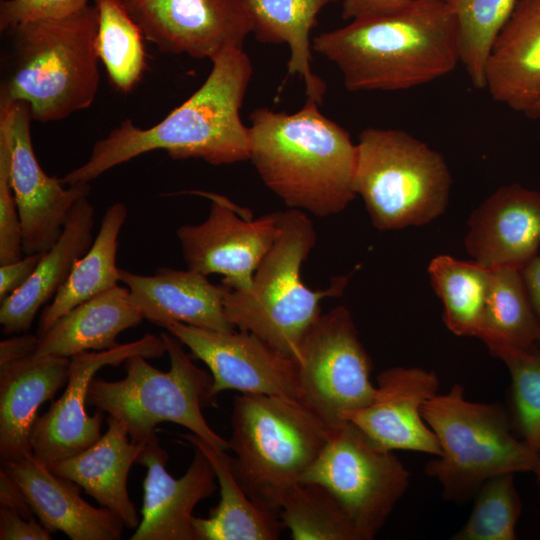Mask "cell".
Instances as JSON below:
<instances>
[{"label": "cell", "instance_id": "1", "mask_svg": "<svg viewBox=\"0 0 540 540\" xmlns=\"http://www.w3.org/2000/svg\"><path fill=\"white\" fill-rule=\"evenodd\" d=\"M210 60L209 75L185 102L147 129L124 120L93 145L87 161L66 173L62 183H89L155 150L166 151L172 159L199 158L214 166L248 160L249 127L240 109L253 73L251 60L238 47H227Z\"/></svg>", "mask_w": 540, "mask_h": 540}, {"label": "cell", "instance_id": "2", "mask_svg": "<svg viewBox=\"0 0 540 540\" xmlns=\"http://www.w3.org/2000/svg\"><path fill=\"white\" fill-rule=\"evenodd\" d=\"M312 49L341 72L345 88L399 91L448 75L460 62L459 33L442 0H415L322 32Z\"/></svg>", "mask_w": 540, "mask_h": 540}, {"label": "cell", "instance_id": "3", "mask_svg": "<svg viewBox=\"0 0 540 540\" xmlns=\"http://www.w3.org/2000/svg\"><path fill=\"white\" fill-rule=\"evenodd\" d=\"M318 106L307 98L293 114L254 110L249 117V160L289 209L327 217L343 211L357 196V146Z\"/></svg>", "mask_w": 540, "mask_h": 540}, {"label": "cell", "instance_id": "4", "mask_svg": "<svg viewBox=\"0 0 540 540\" xmlns=\"http://www.w3.org/2000/svg\"><path fill=\"white\" fill-rule=\"evenodd\" d=\"M95 5L59 18L29 21L13 33V64L0 90V107L25 102L32 120H62L88 108L100 75Z\"/></svg>", "mask_w": 540, "mask_h": 540}, {"label": "cell", "instance_id": "5", "mask_svg": "<svg viewBox=\"0 0 540 540\" xmlns=\"http://www.w3.org/2000/svg\"><path fill=\"white\" fill-rule=\"evenodd\" d=\"M279 224L280 233L258 266L251 287L237 291L223 285V303L235 328L253 333L295 360L306 333L321 315V301L340 295L346 278H335L325 290L308 288L301 269L316 244L314 225L298 209L279 211Z\"/></svg>", "mask_w": 540, "mask_h": 540}, {"label": "cell", "instance_id": "6", "mask_svg": "<svg viewBox=\"0 0 540 540\" xmlns=\"http://www.w3.org/2000/svg\"><path fill=\"white\" fill-rule=\"evenodd\" d=\"M231 429L237 481L252 500L278 514L331 433L299 400L251 393L234 398Z\"/></svg>", "mask_w": 540, "mask_h": 540}, {"label": "cell", "instance_id": "7", "mask_svg": "<svg viewBox=\"0 0 540 540\" xmlns=\"http://www.w3.org/2000/svg\"><path fill=\"white\" fill-rule=\"evenodd\" d=\"M421 412L441 449L425 472L440 483L446 500L465 503L499 474L540 471V452L515 437L507 410L469 401L461 384L427 400Z\"/></svg>", "mask_w": 540, "mask_h": 540}, {"label": "cell", "instance_id": "8", "mask_svg": "<svg viewBox=\"0 0 540 540\" xmlns=\"http://www.w3.org/2000/svg\"><path fill=\"white\" fill-rule=\"evenodd\" d=\"M356 146L355 191L378 230L422 226L445 212L452 178L439 152L399 129L366 128Z\"/></svg>", "mask_w": 540, "mask_h": 540}, {"label": "cell", "instance_id": "9", "mask_svg": "<svg viewBox=\"0 0 540 540\" xmlns=\"http://www.w3.org/2000/svg\"><path fill=\"white\" fill-rule=\"evenodd\" d=\"M160 336L170 359L169 371L153 367L144 356H131L124 362V379H92L87 403L120 422L136 443L157 439L156 426L172 422L227 450L228 440L208 425L201 411L203 406L210 405L211 373L197 367L171 333L162 332Z\"/></svg>", "mask_w": 540, "mask_h": 540}, {"label": "cell", "instance_id": "10", "mask_svg": "<svg viewBox=\"0 0 540 540\" xmlns=\"http://www.w3.org/2000/svg\"><path fill=\"white\" fill-rule=\"evenodd\" d=\"M409 481L410 473L393 451L377 445L349 421L331 431L300 479L326 487L354 523L361 540L375 538Z\"/></svg>", "mask_w": 540, "mask_h": 540}, {"label": "cell", "instance_id": "11", "mask_svg": "<svg viewBox=\"0 0 540 540\" xmlns=\"http://www.w3.org/2000/svg\"><path fill=\"white\" fill-rule=\"evenodd\" d=\"M295 361L298 399L329 431L345 422V412L368 405L374 396L371 358L343 305L319 316Z\"/></svg>", "mask_w": 540, "mask_h": 540}, {"label": "cell", "instance_id": "12", "mask_svg": "<svg viewBox=\"0 0 540 540\" xmlns=\"http://www.w3.org/2000/svg\"><path fill=\"white\" fill-rule=\"evenodd\" d=\"M211 201L205 221L183 225L176 235L187 268L204 275L221 274V284L248 290L253 276L280 233L279 211L251 219L223 195L203 190L186 191Z\"/></svg>", "mask_w": 540, "mask_h": 540}, {"label": "cell", "instance_id": "13", "mask_svg": "<svg viewBox=\"0 0 540 540\" xmlns=\"http://www.w3.org/2000/svg\"><path fill=\"white\" fill-rule=\"evenodd\" d=\"M25 102L0 107V133L9 145L10 183L19 213L26 255L45 252L57 241L75 203L89 183L64 185L47 175L34 153Z\"/></svg>", "mask_w": 540, "mask_h": 540}, {"label": "cell", "instance_id": "14", "mask_svg": "<svg viewBox=\"0 0 540 540\" xmlns=\"http://www.w3.org/2000/svg\"><path fill=\"white\" fill-rule=\"evenodd\" d=\"M161 52L209 60L253 33L247 0H121Z\"/></svg>", "mask_w": 540, "mask_h": 540}, {"label": "cell", "instance_id": "15", "mask_svg": "<svg viewBox=\"0 0 540 540\" xmlns=\"http://www.w3.org/2000/svg\"><path fill=\"white\" fill-rule=\"evenodd\" d=\"M165 329L210 370V405L225 390L298 399L297 364L253 333L222 332L182 322Z\"/></svg>", "mask_w": 540, "mask_h": 540}, {"label": "cell", "instance_id": "16", "mask_svg": "<svg viewBox=\"0 0 540 540\" xmlns=\"http://www.w3.org/2000/svg\"><path fill=\"white\" fill-rule=\"evenodd\" d=\"M165 353L167 349L162 337L146 334L112 349L85 351L72 356L64 393L35 422L31 435L33 454L49 464L76 455L94 444L101 437L105 413L97 409L90 416L86 412L88 388L96 372L105 366H118L134 355L150 359Z\"/></svg>", "mask_w": 540, "mask_h": 540}, {"label": "cell", "instance_id": "17", "mask_svg": "<svg viewBox=\"0 0 540 540\" xmlns=\"http://www.w3.org/2000/svg\"><path fill=\"white\" fill-rule=\"evenodd\" d=\"M440 382L433 371L396 366L377 376L370 403L343 414L373 442L387 450L441 454L436 435L422 416V407L437 395Z\"/></svg>", "mask_w": 540, "mask_h": 540}, {"label": "cell", "instance_id": "18", "mask_svg": "<svg viewBox=\"0 0 540 540\" xmlns=\"http://www.w3.org/2000/svg\"><path fill=\"white\" fill-rule=\"evenodd\" d=\"M169 455L158 438L146 443L136 461L147 469L143 481L141 521L131 540H198L192 525L197 504L216 490L215 471L194 447V457L185 474L172 477L166 470Z\"/></svg>", "mask_w": 540, "mask_h": 540}, {"label": "cell", "instance_id": "19", "mask_svg": "<svg viewBox=\"0 0 540 540\" xmlns=\"http://www.w3.org/2000/svg\"><path fill=\"white\" fill-rule=\"evenodd\" d=\"M465 247L488 268L521 269L538 254L540 192L518 184L498 188L470 215Z\"/></svg>", "mask_w": 540, "mask_h": 540}, {"label": "cell", "instance_id": "20", "mask_svg": "<svg viewBox=\"0 0 540 540\" xmlns=\"http://www.w3.org/2000/svg\"><path fill=\"white\" fill-rule=\"evenodd\" d=\"M119 280L144 319L153 324L165 328L182 322L222 332L235 330L224 309L225 287L198 271L160 267L153 275H142L119 269Z\"/></svg>", "mask_w": 540, "mask_h": 540}, {"label": "cell", "instance_id": "21", "mask_svg": "<svg viewBox=\"0 0 540 540\" xmlns=\"http://www.w3.org/2000/svg\"><path fill=\"white\" fill-rule=\"evenodd\" d=\"M16 481L34 514L51 533L72 540H117L125 527L107 508H97L80 495L79 485L53 473L33 453L2 464Z\"/></svg>", "mask_w": 540, "mask_h": 540}, {"label": "cell", "instance_id": "22", "mask_svg": "<svg viewBox=\"0 0 540 540\" xmlns=\"http://www.w3.org/2000/svg\"><path fill=\"white\" fill-rule=\"evenodd\" d=\"M485 88L492 99L532 117L540 102V0H518L491 48Z\"/></svg>", "mask_w": 540, "mask_h": 540}, {"label": "cell", "instance_id": "23", "mask_svg": "<svg viewBox=\"0 0 540 540\" xmlns=\"http://www.w3.org/2000/svg\"><path fill=\"white\" fill-rule=\"evenodd\" d=\"M70 358L34 357L0 366V459L19 460L31 453V435L39 407L67 384Z\"/></svg>", "mask_w": 540, "mask_h": 540}, {"label": "cell", "instance_id": "24", "mask_svg": "<svg viewBox=\"0 0 540 540\" xmlns=\"http://www.w3.org/2000/svg\"><path fill=\"white\" fill-rule=\"evenodd\" d=\"M108 429L90 447L51 462L50 470L78 484L101 507L119 516L125 527L136 529L139 518L127 491V477L145 444L130 440L125 427L108 416Z\"/></svg>", "mask_w": 540, "mask_h": 540}, {"label": "cell", "instance_id": "25", "mask_svg": "<svg viewBox=\"0 0 540 540\" xmlns=\"http://www.w3.org/2000/svg\"><path fill=\"white\" fill-rule=\"evenodd\" d=\"M84 196L73 206L63 231L27 282L1 301L0 323L4 334L30 329L38 310L52 300L67 281L76 261L93 242L94 206Z\"/></svg>", "mask_w": 540, "mask_h": 540}, {"label": "cell", "instance_id": "26", "mask_svg": "<svg viewBox=\"0 0 540 540\" xmlns=\"http://www.w3.org/2000/svg\"><path fill=\"white\" fill-rule=\"evenodd\" d=\"M144 317L133 304L127 287L117 285L102 292L57 319L39 336L34 357L71 358L85 351L117 347L118 335L138 326Z\"/></svg>", "mask_w": 540, "mask_h": 540}, {"label": "cell", "instance_id": "27", "mask_svg": "<svg viewBox=\"0 0 540 540\" xmlns=\"http://www.w3.org/2000/svg\"><path fill=\"white\" fill-rule=\"evenodd\" d=\"M210 461L220 485V500L208 518L193 517L198 540H276L284 525L278 513L252 500L237 481L231 457L194 433L183 435Z\"/></svg>", "mask_w": 540, "mask_h": 540}, {"label": "cell", "instance_id": "28", "mask_svg": "<svg viewBox=\"0 0 540 540\" xmlns=\"http://www.w3.org/2000/svg\"><path fill=\"white\" fill-rule=\"evenodd\" d=\"M337 0H247L253 33L263 44H287L288 75L305 83L307 98L322 104L326 84L311 70V31L321 10Z\"/></svg>", "mask_w": 540, "mask_h": 540}, {"label": "cell", "instance_id": "29", "mask_svg": "<svg viewBox=\"0 0 540 540\" xmlns=\"http://www.w3.org/2000/svg\"><path fill=\"white\" fill-rule=\"evenodd\" d=\"M126 218L124 203L116 202L106 209L90 248L76 261L65 284L42 311L38 336L75 306L119 285L118 237Z\"/></svg>", "mask_w": 540, "mask_h": 540}, {"label": "cell", "instance_id": "30", "mask_svg": "<svg viewBox=\"0 0 540 540\" xmlns=\"http://www.w3.org/2000/svg\"><path fill=\"white\" fill-rule=\"evenodd\" d=\"M443 304L446 327L457 336L478 338L490 286L491 269L450 255L434 257L427 268Z\"/></svg>", "mask_w": 540, "mask_h": 540}, {"label": "cell", "instance_id": "31", "mask_svg": "<svg viewBox=\"0 0 540 540\" xmlns=\"http://www.w3.org/2000/svg\"><path fill=\"white\" fill-rule=\"evenodd\" d=\"M491 269L482 329L478 337L487 348L507 345L530 348L540 343V325L531 305L521 270Z\"/></svg>", "mask_w": 540, "mask_h": 540}, {"label": "cell", "instance_id": "32", "mask_svg": "<svg viewBox=\"0 0 540 540\" xmlns=\"http://www.w3.org/2000/svg\"><path fill=\"white\" fill-rule=\"evenodd\" d=\"M94 5L98 12L97 56L115 89L129 93L147 67L144 35L121 0H95Z\"/></svg>", "mask_w": 540, "mask_h": 540}, {"label": "cell", "instance_id": "33", "mask_svg": "<svg viewBox=\"0 0 540 540\" xmlns=\"http://www.w3.org/2000/svg\"><path fill=\"white\" fill-rule=\"evenodd\" d=\"M294 540H361L354 523L323 485L300 482L279 511Z\"/></svg>", "mask_w": 540, "mask_h": 540}, {"label": "cell", "instance_id": "34", "mask_svg": "<svg viewBox=\"0 0 540 540\" xmlns=\"http://www.w3.org/2000/svg\"><path fill=\"white\" fill-rule=\"evenodd\" d=\"M458 25L460 62L477 89L485 88V67L495 39L518 0H442Z\"/></svg>", "mask_w": 540, "mask_h": 540}, {"label": "cell", "instance_id": "35", "mask_svg": "<svg viewBox=\"0 0 540 540\" xmlns=\"http://www.w3.org/2000/svg\"><path fill=\"white\" fill-rule=\"evenodd\" d=\"M514 473H504L484 481L473 500V508L452 540H514L522 503Z\"/></svg>", "mask_w": 540, "mask_h": 540}, {"label": "cell", "instance_id": "36", "mask_svg": "<svg viewBox=\"0 0 540 540\" xmlns=\"http://www.w3.org/2000/svg\"><path fill=\"white\" fill-rule=\"evenodd\" d=\"M489 352L507 367L511 378L513 428L540 452V348L494 345Z\"/></svg>", "mask_w": 540, "mask_h": 540}, {"label": "cell", "instance_id": "37", "mask_svg": "<svg viewBox=\"0 0 540 540\" xmlns=\"http://www.w3.org/2000/svg\"><path fill=\"white\" fill-rule=\"evenodd\" d=\"M22 228L10 183V151L0 133V265L23 258Z\"/></svg>", "mask_w": 540, "mask_h": 540}, {"label": "cell", "instance_id": "38", "mask_svg": "<svg viewBox=\"0 0 540 540\" xmlns=\"http://www.w3.org/2000/svg\"><path fill=\"white\" fill-rule=\"evenodd\" d=\"M88 5V0H4L0 4V29L40 19L59 18Z\"/></svg>", "mask_w": 540, "mask_h": 540}, {"label": "cell", "instance_id": "39", "mask_svg": "<svg viewBox=\"0 0 540 540\" xmlns=\"http://www.w3.org/2000/svg\"><path fill=\"white\" fill-rule=\"evenodd\" d=\"M1 540H50L51 532L34 517L26 519L16 512L0 507Z\"/></svg>", "mask_w": 540, "mask_h": 540}, {"label": "cell", "instance_id": "40", "mask_svg": "<svg viewBox=\"0 0 540 540\" xmlns=\"http://www.w3.org/2000/svg\"><path fill=\"white\" fill-rule=\"evenodd\" d=\"M44 252L26 255L22 259L0 265V301L21 288L35 271Z\"/></svg>", "mask_w": 540, "mask_h": 540}, {"label": "cell", "instance_id": "41", "mask_svg": "<svg viewBox=\"0 0 540 540\" xmlns=\"http://www.w3.org/2000/svg\"><path fill=\"white\" fill-rule=\"evenodd\" d=\"M415 0H343L341 15L344 20L385 13L402 8Z\"/></svg>", "mask_w": 540, "mask_h": 540}, {"label": "cell", "instance_id": "42", "mask_svg": "<svg viewBox=\"0 0 540 540\" xmlns=\"http://www.w3.org/2000/svg\"><path fill=\"white\" fill-rule=\"evenodd\" d=\"M0 507L16 512L26 519H31L34 515L20 487L3 468L0 471Z\"/></svg>", "mask_w": 540, "mask_h": 540}, {"label": "cell", "instance_id": "43", "mask_svg": "<svg viewBox=\"0 0 540 540\" xmlns=\"http://www.w3.org/2000/svg\"><path fill=\"white\" fill-rule=\"evenodd\" d=\"M38 344L39 336L31 334L13 336L2 340L0 343V366L34 355Z\"/></svg>", "mask_w": 540, "mask_h": 540}, {"label": "cell", "instance_id": "44", "mask_svg": "<svg viewBox=\"0 0 540 540\" xmlns=\"http://www.w3.org/2000/svg\"><path fill=\"white\" fill-rule=\"evenodd\" d=\"M523 281L540 325V256L537 254L521 269Z\"/></svg>", "mask_w": 540, "mask_h": 540}, {"label": "cell", "instance_id": "45", "mask_svg": "<svg viewBox=\"0 0 540 540\" xmlns=\"http://www.w3.org/2000/svg\"><path fill=\"white\" fill-rule=\"evenodd\" d=\"M539 115H540V102L535 107L532 117H538Z\"/></svg>", "mask_w": 540, "mask_h": 540}, {"label": "cell", "instance_id": "46", "mask_svg": "<svg viewBox=\"0 0 540 540\" xmlns=\"http://www.w3.org/2000/svg\"><path fill=\"white\" fill-rule=\"evenodd\" d=\"M535 475H536V481H537L538 486L540 488V471L538 473H536Z\"/></svg>", "mask_w": 540, "mask_h": 540}]
</instances>
